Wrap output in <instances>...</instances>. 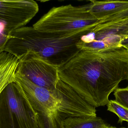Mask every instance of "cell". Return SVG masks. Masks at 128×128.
Segmentation results:
<instances>
[{
	"label": "cell",
	"instance_id": "ba28073f",
	"mask_svg": "<svg viewBox=\"0 0 128 128\" xmlns=\"http://www.w3.org/2000/svg\"><path fill=\"white\" fill-rule=\"evenodd\" d=\"M39 7L33 0L0 1V23L9 34L24 27L37 13Z\"/></svg>",
	"mask_w": 128,
	"mask_h": 128
},
{
	"label": "cell",
	"instance_id": "277c9868",
	"mask_svg": "<svg viewBox=\"0 0 128 128\" xmlns=\"http://www.w3.org/2000/svg\"><path fill=\"white\" fill-rule=\"evenodd\" d=\"M0 128H39L38 113L16 81L0 94Z\"/></svg>",
	"mask_w": 128,
	"mask_h": 128
},
{
	"label": "cell",
	"instance_id": "8992f818",
	"mask_svg": "<svg viewBox=\"0 0 128 128\" xmlns=\"http://www.w3.org/2000/svg\"><path fill=\"white\" fill-rule=\"evenodd\" d=\"M58 70V67L28 53L19 59L16 72L35 85L53 91L60 79Z\"/></svg>",
	"mask_w": 128,
	"mask_h": 128
},
{
	"label": "cell",
	"instance_id": "ffe728a7",
	"mask_svg": "<svg viewBox=\"0 0 128 128\" xmlns=\"http://www.w3.org/2000/svg\"><path fill=\"white\" fill-rule=\"evenodd\" d=\"M126 128V127H121V128Z\"/></svg>",
	"mask_w": 128,
	"mask_h": 128
},
{
	"label": "cell",
	"instance_id": "52a82bcc",
	"mask_svg": "<svg viewBox=\"0 0 128 128\" xmlns=\"http://www.w3.org/2000/svg\"><path fill=\"white\" fill-rule=\"evenodd\" d=\"M53 92L58 101L56 112L63 120L69 117L97 116L96 107L60 79Z\"/></svg>",
	"mask_w": 128,
	"mask_h": 128
},
{
	"label": "cell",
	"instance_id": "4fadbf2b",
	"mask_svg": "<svg viewBox=\"0 0 128 128\" xmlns=\"http://www.w3.org/2000/svg\"><path fill=\"white\" fill-rule=\"evenodd\" d=\"M64 121L56 111L48 113H38L39 128H64Z\"/></svg>",
	"mask_w": 128,
	"mask_h": 128
},
{
	"label": "cell",
	"instance_id": "e0dca14e",
	"mask_svg": "<svg viewBox=\"0 0 128 128\" xmlns=\"http://www.w3.org/2000/svg\"><path fill=\"white\" fill-rule=\"evenodd\" d=\"M10 38V34L5 31L4 26L0 23V53L4 52V48Z\"/></svg>",
	"mask_w": 128,
	"mask_h": 128
},
{
	"label": "cell",
	"instance_id": "9c48e42d",
	"mask_svg": "<svg viewBox=\"0 0 128 128\" xmlns=\"http://www.w3.org/2000/svg\"><path fill=\"white\" fill-rule=\"evenodd\" d=\"M16 82L20 85L33 108L38 113H48L56 110L58 101L53 91L38 86L16 72Z\"/></svg>",
	"mask_w": 128,
	"mask_h": 128
},
{
	"label": "cell",
	"instance_id": "8fae6325",
	"mask_svg": "<svg viewBox=\"0 0 128 128\" xmlns=\"http://www.w3.org/2000/svg\"><path fill=\"white\" fill-rule=\"evenodd\" d=\"M19 59L9 53H0V94L8 85L16 81Z\"/></svg>",
	"mask_w": 128,
	"mask_h": 128
},
{
	"label": "cell",
	"instance_id": "5b68a950",
	"mask_svg": "<svg viewBox=\"0 0 128 128\" xmlns=\"http://www.w3.org/2000/svg\"><path fill=\"white\" fill-rule=\"evenodd\" d=\"M128 34V19L110 24H98L82 36L77 44L80 50L99 52L121 47V42Z\"/></svg>",
	"mask_w": 128,
	"mask_h": 128
},
{
	"label": "cell",
	"instance_id": "30bf717a",
	"mask_svg": "<svg viewBox=\"0 0 128 128\" xmlns=\"http://www.w3.org/2000/svg\"><path fill=\"white\" fill-rule=\"evenodd\" d=\"M90 2V11L98 20L128 9V1L91 0Z\"/></svg>",
	"mask_w": 128,
	"mask_h": 128
},
{
	"label": "cell",
	"instance_id": "9a60e30c",
	"mask_svg": "<svg viewBox=\"0 0 128 128\" xmlns=\"http://www.w3.org/2000/svg\"><path fill=\"white\" fill-rule=\"evenodd\" d=\"M114 95L116 102L128 109V86L118 88L114 92Z\"/></svg>",
	"mask_w": 128,
	"mask_h": 128
},
{
	"label": "cell",
	"instance_id": "7c38bea8",
	"mask_svg": "<svg viewBox=\"0 0 128 128\" xmlns=\"http://www.w3.org/2000/svg\"><path fill=\"white\" fill-rule=\"evenodd\" d=\"M64 128H106L109 127L100 117H69L64 119Z\"/></svg>",
	"mask_w": 128,
	"mask_h": 128
},
{
	"label": "cell",
	"instance_id": "3957f363",
	"mask_svg": "<svg viewBox=\"0 0 128 128\" xmlns=\"http://www.w3.org/2000/svg\"><path fill=\"white\" fill-rule=\"evenodd\" d=\"M90 3L80 6L71 4L54 7L44 14L33 27L44 32L67 35L97 25L99 20L90 11Z\"/></svg>",
	"mask_w": 128,
	"mask_h": 128
},
{
	"label": "cell",
	"instance_id": "d6986e66",
	"mask_svg": "<svg viewBox=\"0 0 128 128\" xmlns=\"http://www.w3.org/2000/svg\"><path fill=\"white\" fill-rule=\"evenodd\" d=\"M116 127H113V126H109V127H108L106 128H116Z\"/></svg>",
	"mask_w": 128,
	"mask_h": 128
},
{
	"label": "cell",
	"instance_id": "6da1fadb",
	"mask_svg": "<svg viewBox=\"0 0 128 128\" xmlns=\"http://www.w3.org/2000/svg\"><path fill=\"white\" fill-rule=\"evenodd\" d=\"M60 79L95 107L106 105L110 94L128 80V50H81L59 68Z\"/></svg>",
	"mask_w": 128,
	"mask_h": 128
},
{
	"label": "cell",
	"instance_id": "7402d4cb",
	"mask_svg": "<svg viewBox=\"0 0 128 128\" xmlns=\"http://www.w3.org/2000/svg\"></svg>",
	"mask_w": 128,
	"mask_h": 128
},
{
	"label": "cell",
	"instance_id": "2e32d148",
	"mask_svg": "<svg viewBox=\"0 0 128 128\" xmlns=\"http://www.w3.org/2000/svg\"><path fill=\"white\" fill-rule=\"evenodd\" d=\"M127 19H128V9L99 20L98 24H110Z\"/></svg>",
	"mask_w": 128,
	"mask_h": 128
},
{
	"label": "cell",
	"instance_id": "7a4b0ae2",
	"mask_svg": "<svg viewBox=\"0 0 128 128\" xmlns=\"http://www.w3.org/2000/svg\"><path fill=\"white\" fill-rule=\"evenodd\" d=\"M95 26L67 36L24 26L10 33L4 52L18 59L26 53H30L59 68L81 51L77 44L82 36L91 31Z\"/></svg>",
	"mask_w": 128,
	"mask_h": 128
},
{
	"label": "cell",
	"instance_id": "44dd1931",
	"mask_svg": "<svg viewBox=\"0 0 128 128\" xmlns=\"http://www.w3.org/2000/svg\"></svg>",
	"mask_w": 128,
	"mask_h": 128
},
{
	"label": "cell",
	"instance_id": "5bb4252c",
	"mask_svg": "<svg viewBox=\"0 0 128 128\" xmlns=\"http://www.w3.org/2000/svg\"><path fill=\"white\" fill-rule=\"evenodd\" d=\"M107 110L116 114L119 118L118 123L122 124L124 121L128 123V109L116 102L110 100L107 104Z\"/></svg>",
	"mask_w": 128,
	"mask_h": 128
},
{
	"label": "cell",
	"instance_id": "ac0fdd59",
	"mask_svg": "<svg viewBox=\"0 0 128 128\" xmlns=\"http://www.w3.org/2000/svg\"><path fill=\"white\" fill-rule=\"evenodd\" d=\"M121 46L123 47L126 49L128 48V36L125 37L121 42Z\"/></svg>",
	"mask_w": 128,
	"mask_h": 128
}]
</instances>
